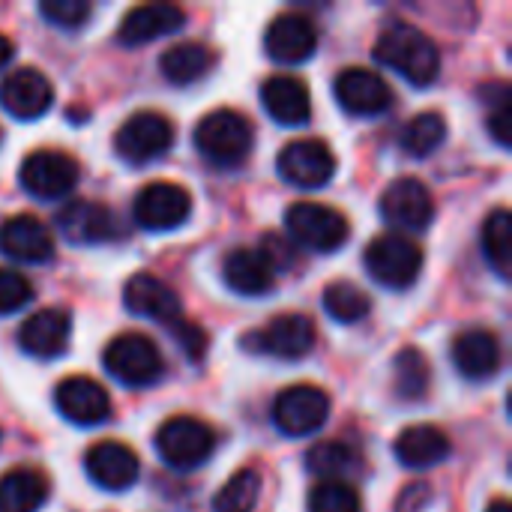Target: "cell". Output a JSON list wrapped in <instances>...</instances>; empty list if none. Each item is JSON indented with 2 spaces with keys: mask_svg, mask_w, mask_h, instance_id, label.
<instances>
[{
  "mask_svg": "<svg viewBox=\"0 0 512 512\" xmlns=\"http://www.w3.org/2000/svg\"><path fill=\"white\" fill-rule=\"evenodd\" d=\"M375 60L399 72L414 87H429L441 72L438 45L408 21H390L381 30L375 42Z\"/></svg>",
  "mask_w": 512,
  "mask_h": 512,
  "instance_id": "1",
  "label": "cell"
},
{
  "mask_svg": "<svg viewBox=\"0 0 512 512\" xmlns=\"http://www.w3.org/2000/svg\"><path fill=\"white\" fill-rule=\"evenodd\" d=\"M195 147L207 162L219 168H234L252 150V123L234 108L210 111L195 126Z\"/></svg>",
  "mask_w": 512,
  "mask_h": 512,
  "instance_id": "2",
  "label": "cell"
},
{
  "mask_svg": "<svg viewBox=\"0 0 512 512\" xmlns=\"http://www.w3.org/2000/svg\"><path fill=\"white\" fill-rule=\"evenodd\" d=\"M102 366L123 387H150L165 372L159 348L144 333L114 336L102 351Z\"/></svg>",
  "mask_w": 512,
  "mask_h": 512,
  "instance_id": "3",
  "label": "cell"
},
{
  "mask_svg": "<svg viewBox=\"0 0 512 512\" xmlns=\"http://www.w3.org/2000/svg\"><path fill=\"white\" fill-rule=\"evenodd\" d=\"M363 261H366L369 276L378 285L390 288V291L411 288L420 279V273H423V249L414 240L402 237V234H381V237H375L369 243Z\"/></svg>",
  "mask_w": 512,
  "mask_h": 512,
  "instance_id": "4",
  "label": "cell"
},
{
  "mask_svg": "<svg viewBox=\"0 0 512 512\" xmlns=\"http://www.w3.org/2000/svg\"><path fill=\"white\" fill-rule=\"evenodd\" d=\"M285 228L291 234V243L312 249V252H336L345 246L351 225L348 219L327 204L318 201H297L285 213Z\"/></svg>",
  "mask_w": 512,
  "mask_h": 512,
  "instance_id": "5",
  "label": "cell"
},
{
  "mask_svg": "<svg viewBox=\"0 0 512 512\" xmlns=\"http://www.w3.org/2000/svg\"><path fill=\"white\" fill-rule=\"evenodd\" d=\"M216 450V435L195 417H171L156 432V453L168 468L192 471L201 468Z\"/></svg>",
  "mask_w": 512,
  "mask_h": 512,
  "instance_id": "6",
  "label": "cell"
},
{
  "mask_svg": "<svg viewBox=\"0 0 512 512\" xmlns=\"http://www.w3.org/2000/svg\"><path fill=\"white\" fill-rule=\"evenodd\" d=\"M315 342H318L315 321L309 315L288 312V315L267 321L261 330H252L243 339V348L252 354H267L279 360H300L315 348Z\"/></svg>",
  "mask_w": 512,
  "mask_h": 512,
  "instance_id": "7",
  "label": "cell"
},
{
  "mask_svg": "<svg viewBox=\"0 0 512 512\" xmlns=\"http://www.w3.org/2000/svg\"><path fill=\"white\" fill-rule=\"evenodd\" d=\"M330 417V396L315 384L285 387L273 402V423L288 438L315 435Z\"/></svg>",
  "mask_w": 512,
  "mask_h": 512,
  "instance_id": "8",
  "label": "cell"
},
{
  "mask_svg": "<svg viewBox=\"0 0 512 512\" xmlns=\"http://www.w3.org/2000/svg\"><path fill=\"white\" fill-rule=\"evenodd\" d=\"M174 144V126L165 114L156 111H138L114 135V150L123 162L132 165H147L168 153Z\"/></svg>",
  "mask_w": 512,
  "mask_h": 512,
  "instance_id": "9",
  "label": "cell"
},
{
  "mask_svg": "<svg viewBox=\"0 0 512 512\" xmlns=\"http://www.w3.org/2000/svg\"><path fill=\"white\" fill-rule=\"evenodd\" d=\"M18 180L24 192L42 198V201H57L69 195L78 183V162L69 153L60 150H33L24 156L18 168Z\"/></svg>",
  "mask_w": 512,
  "mask_h": 512,
  "instance_id": "10",
  "label": "cell"
},
{
  "mask_svg": "<svg viewBox=\"0 0 512 512\" xmlns=\"http://www.w3.org/2000/svg\"><path fill=\"white\" fill-rule=\"evenodd\" d=\"M276 168H279V177L297 189H321L336 174V156L324 141L300 138L282 147Z\"/></svg>",
  "mask_w": 512,
  "mask_h": 512,
  "instance_id": "11",
  "label": "cell"
},
{
  "mask_svg": "<svg viewBox=\"0 0 512 512\" xmlns=\"http://www.w3.org/2000/svg\"><path fill=\"white\" fill-rule=\"evenodd\" d=\"M192 213V198L183 186L159 180L144 186L132 201V216L144 231H174Z\"/></svg>",
  "mask_w": 512,
  "mask_h": 512,
  "instance_id": "12",
  "label": "cell"
},
{
  "mask_svg": "<svg viewBox=\"0 0 512 512\" xmlns=\"http://www.w3.org/2000/svg\"><path fill=\"white\" fill-rule=\"evenodd\" d=\"M381 216L393 228L423 231L435 219V198L417 177H399L381 195Z\"/></svg>",
  "mask_w": 512,
  "mask_h": 512,
  "instance_id": "13",
  "label": "cell"
},
{
  "mask_svg": "<svg viewBox=\"0 0 512 512\" xmlns=\"http://www.w3.org/2000/svg\"><path fill=\"white\" fill-rule=\"evenodd\" d=\"M123 303L132 315L138 318H150L165 324L171 333L186 324L183 318V303L180 297L159 279L150 273H135L126 285H123Z\"/></svg>",
  "mask_w": 512,
  "mask_h": 512,
  "instance_id": "14",
  "label": "cell"
},
{
  "mask_svg": "<svg viewBox=\"0 0 512 512\" xmlns=\"http://www.w3.org/2000/svg\"><path fill=\"white\" fill-rule=\"evenodd\" d=\"M318 48V30L315 24L300 12H279L264 33V51L270 60L282 66L306 63Z\"/></svg>",
  "mask_w": 512,
  "mask_h": 512,
  "instance_id": "15",
  "label": "cell"
},
{
  "mask_svg": "<svg viewBox=\"0 0 512 512\" xmlns=\"http://www.w3.org/2000/svg\"><path fill=\"white\" fill-rule=\"evenodd\" d=\"M333 90H336V102L354 117H378L393 105L390 84L378 72L363 66H351L339 72Z\"/></svg>",
  "mask_w": 512,
  "mask_h": 512,
  "instance_id": "16",
  "label": "cell"
},
{
  "mask_svg": "<svg viewBox=\"0 0 512 512\" xmlns=\"http://www.w3.org/2000/svg\"><path fill=\"white\" fill-rule=\"evenodd\" d=\"M57 231L72 246H96L117 237V219L102 201L78 198L57 213Z\"/></svg>",
  "mask_w": 512,
  "mask_h": 512,
  "instance_id": "17",
  "label": "cell"
},
{
  "mask_svg": "<svg viewBox=\"0 0 512 512\" xmlns=\"http://www.w3.org/2000/svg\"><path fill=\"white\" fill-rule=\"evenodd\" d=\"M186 24V12L177 3H141L135 9H129L117 27V42L126 48H138L144 42L162 39L168 33H177Z\"/></svg>",
  "mask_w": 512,
  "mask_h": 512,
  "instance_id": "18",
  "label": "cell"
},
{
  "mask_svg": "<svg viewBox=\"0 0 512 512\" xmlns=\"http://www.w3.org/2000/svg\"><path fill=\"white\" fill-rule=\"evenodd\" d=\"M84 471L93 480V486H99L105 492H126L135 486L141 465H138V456L126 444L102 441V444H93L87 450Z\"/></svg>",
  "mask_w": 512,
  "mask_h": 512,
  "instance_id": "19",
  "label": "cell"
},
{
  "mask_svg": "<svg viewBox=\"0 0 512 512\" xmlns=\"http://www.w3.org/2000/svg\"><path fill=\"white\" fill-rule=\"evenodd\" d=\"M69 339H72V315L66 309H54V306L33 312L18 330L21 351L36 360H54V357L66 354Z\"/></svg>",
  "mask_w": 512,
  "mask_h": 512,
  "instance_id": "20",
  "label": "cell"
},
{
  "mask_svg": "<svg viewBox=\"0 0 512 512\" xmlns=\"http://www.w3.org/2000/svg\"><path fill=\"white\" fill-rule=\"evenodd\" d=\"M0 255L18 264H45L54 258V237L36 216H12L0 225Z\"/></svg>",
  "mask_w": 512,
  "mask_h": 512,
  "instance_id": "21",
  "label": "cell"
},
{
  "mask_svg": "<svg viewBox=\"0 0 512 512\" xmlns=\"http://www.w3.org/2000/svg\"><path fill=\"white\" fill-rule=\"evenodd\" d=\"M54 405L72 426H99L111 417V399L93 378H63L54 390Z\"/></svg>",
  "mask_w": 512,
  "mask_h": 512,
  "instance_id": "22",
  "label": "cell"
},
{
  "mask_svg": "<svg viewBox=\"0 0 512 512\" xmlns=\"http://www.w3.org/2000/svg\"><path fill=\"white\" fill-rule=\"evenodd\" d=\"M54 102L51 81L39 69H15L3 84H0V105L9 117L15 120H36L42 117Z\"/></svg>",
  "mask_w": 512,
  "mask_h": 512,
  "instance_id": "23",
  "label": "cell"
},
{
  "mask_svg": "<svg viewBox=\"0 0 512 512\" xmlns=\"http://www.w3.org/2000/svg\"><path fill=\"white\" fill-rule=\"evenodd\" d=\"M222 279L225 285L240 297H264L273 291L276 267L264 255V249H231L222 261Z\"/></svg>",
  "mask_w": 512,
  "mask_h": 512,
  "instance_id": "24",
  "label": "cell"
},
{
  "mask_svg": "<svg viewBox=\"0 0 512 512\" xmlns=\"http://www.w3.org/2000/svg\"><path fill=\"white\" fill-rule=\"evenodd\" d=\"M264 111L282 126H306L312 117L309 87L294 75H273L261 84Z\"/></svg>",
  "mask_w": 512,
  "mask_h": 512,
  "instance_id": "25",
  "label": "cell"
},
{
  "mask_svg": "<svg viewBox=\"0 0 512 512\" xmlns=\"http://www.w3.org/2000/svg\"><path fill=\"white\" fill-rule=\"evenodd\" d=\"M501 342L489 330H465L453 342V366L468 381H486L501 369Z\"/></svg>",
  "mask_w": 512,
  "mask_h": 512,
  "instance_id": "26",
  "label": "cell"
},
{
  "mask_svg": "<svg viewBox=\"0 0 512 512\" xmlns=\"http://www.w3.org/2000/svg\"><path fill=\"white\" fill-rule=\"evenodd\" d=\"M450 447L453 444H450L447 432H441L432 423H420V426H408V429L399 432V438L393 444V453L405 468L426 471V468L441 465L450 456Z\"/></svg>",
  "mask_w": 512,
  "mask_h": 512,
  "instance_id": "27",
  "label": "cell"
},
{
  "mask_svg": "<svg viewBox=\"0 0 512 512\" xmlns=\"http://www.w3.org/2000/svg\"><path fill=\"white\" fill-rule=\"evenodd\" d=\"M48 492L51 486L42 471L15 468L0 477V512H39Z\"/></svg>",
  "mask_w": 512,
  "mask_h": 512,
  "instance_id": "28",
  "label": "cell"
},
{
  "mask_svg": "<svg viewBox=\"0 0 512 512\" xmlns=\"http://www.w3.org/2000/svg\"><path fill=\"white\" fill-rule=\"evenodd\" d=\"M213 66H216V54H213L207 45H198V42L171 45V48L159 57V69H162L165 81H168V84H177V87L195 84V81L204 78Z\"/></svg>",
  "mask_w": 512,
  "mask_h": 512,
  "instance_id": "29",
  "label": "cell"
},
{
  "mask_svg": "<svg viewBox=\"0 0 512 512\" xmlns=\"http://www.w3.org/2000/svg\"><path fill=\"white\" fill-rule=\"evenodd\" d=\"M306 468H309V474L321 477V483L324 480H342L345 483L360 468V459H357V453L348 444H342V441H324V444H318V447L309 450Z\"/></svg>",
  "mask_w": 512,
  "mask_h": 512,
  "instance_id": "30",
  "label": "cell"
},
{
  "mask_svg": "<svg viewBox=\"0 0 512 512\" xmlns=\"http://www.w3.org/2000/svg\"><path fill=\"white\" fill-rule=\"evenodd\" d=\"M444 138H447V120L438 111H423L405 123L399 141L408 156L423 159V156H432L444 144Z\"/></svg>",
  "mask_w": 512,
  "mask_h": 512,
  "instance_id": "31",
  "label": "cell"
},
{
  "mask_svg": "<svg viewBox=\"0 0 512 512\" xmlns=\"http://www.w3.org/2000/svg\"><path fill=\"white\" fill-rule=\"evenodd\" d=\"M510 240H512V219L507 207H498L489 213L483 222V255L489 267L507 282L510 279Z\"/></svg>",
  "mask_w": 512,
  "mask_h": 512,
  "instance_id": "32",
  "label": "cell"
},
{
  "mask_svg": "<svg viewBox=\"0 0 512 512\" xmlns=\"http://www.w3.org/2000/svg\"><path fill=\"white\" fill-rule=\"evenodd\" d=\"M393 381L402 399H423L432 384V369L423 351L402 348L393 360Z\"/></svg>",
  "mask_w": 512,
  "mask_h": 512,
  "instance_id": "33",
  "label": "cell"
},
{
  "mask_svg": "<svg viewBox=\"0 0 512 512\" xmlns=\"http://www.w3.org/2000/svg\"><path fill=\"white\" fill-rule=\"evenodd\" d=\"M258 498H261V474L243 468L216 492L213 512H255Z\"/></svg>",
  "mask_w": 512,
  "mask_h": 512,
  "instance_id": "34",
  "label": "cell"
},
{
  "mask_svg": "<svg viewBox=\"0 0 512 512\" xmlns=\"http://www.w3.org/2000/svg\"><path fill=\"white\" fill-rule=\"evenodd\" d=\"M324 309L339 324H357L372 312V300L354 282H333L324 291Z\"/></svg>",
  "mask_w": 512,
  "mask_h": 512,
  "instance_id": "35",
  "label": "cell"
},
{
  "mask_svg": "<svg viewBox=\"0 0 512 512\" xmlns=\"http://www.w3.org/2000/svg\"><path fill=\"white\" fill-rule=\"evenodd\" d=\"M309 512H360V495L351 483L324 480L309 492Z\"/></svg>",
  "mask_w": 512,
  "mask_h": 512,
  "instance_id": "36",
  "label": "cell"
},
{
  "mask_svg": "<svg viewBox=\"0 0 512 512\" xmlns=\"http://www.w3.org/2000/svg\"><path fill=\"white\" fill-rule=\"evenodd\" d=\"M33 300V285L24 273L12 267H0V315H12Z\"/></svg>",
  "mask_w": 512,
  "mask_h": 512,
  "instance_id": "37",
  "label": "cell"
},
{
  "mask_svg": "<svg viewBox=\"0 0 512 512\" xmlns=\"http://www.w3.org/2000/svg\"><path fill=\"white\" fill-rule=\"evenodd\" d=\"M39 12L48 24L63 27V30H75L90 18V3L87 0H42Z\"/></svg>",
  "mask_w": 512,
  "mask_h": 512,
  "instance_id": "38",
  "label": "cell"
},
{
  "mask_svg": "<svg viewBox=\"0 0 512 512\" xmlns=\"http://www.w3.org/2000/svg\"><path fill=\"white\" fill-rule=\"evenodd\" d=\"M492 114H489V132L501 147L512 144V108H510V87L498 84V96H492Z\"/></svg>",
  "mask_w": 512,
  "mask_h": 512,
  "instance_id": "39",
  "label": "cell"
},
{
  "mask_svg": "<svg viewBox=\"0 0 512 512\" xmlns=\"http://www.w3.org/2000/svg\"><path fill=\"white\" fill-rule=\"evenodd\" d=\"M12 54H15V48H12V42L0 33V69L12 60Z\"/></svg>",
  "mask_w": 512,
  "mask_h": 512,
  "instance_id": "40",
  "label": "cell"
},
{
  "mask_svg": "<svg viewBox=\"0 0 512 512\" xmlns=\"http://www.w3.org/2000/svg\"><path fill=\"white\" fill-rule=\"evenodd\" d=\"M486 512H512V507H510V501H504V498H501V501L489 504V510Z\"/></svg>",
  "mask_w": 512,
  "mask_h": 512,
  "instance_id": "41",
  "label": "cell"
},
{
  "mask_svg": "<svg viewBox=\"0 0 512 512\" xmlns=\"http://www.w3.org/2000/svg\"><path fill=\"white\" fill-rule=\"evenodd\" d=\"M0 444H3V432H0Z\"/></svg>",
  "mask_w": 512,
  "mask_h": 512,
  "instance_id": "42",
  "label": "cell"
}]
</instances>
